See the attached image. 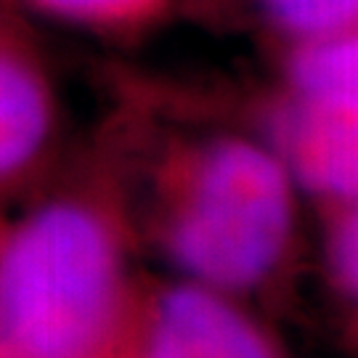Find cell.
Returning <instances> with one entry per match:
<instances>
[{
    "label": "cell",
    "instance_id": "6da1fadb",
    "mask_svg": "<svg viewBox=\"0 0 358 358\" xmlns=\"http://www.w3.org/2000/svg\"><path fill=\"white\" fill-rule=\"evenodd\" d=\"M117 271L109 220L83 202H48L0 247V334L27 358H80L109 324Z\"/></svg>",
    "mask_w": 358,
    "mask_h": 358
},
{
    "label": "cell",
    "instance_id": "7a4b0ae2",
    "mask_svg": "<svg viewBox=\"0 0 358 358\" xmlns=\"http://www.w3.org/2000/svg\"><path fill=\"white\" fill-rule=\"evenodd\" d=\"M167 247L180 268L217 289H244L279 266L292 236V178L276 154L223 136L180 173Z\"/></svg>",
    "mask_w": 358,
    "mask_h": 358
},
{
    "label": "cell",
    "instance_id": "3957f363",
    "mask_svg": "<svg viewBox=\"0 0 358 358\" xmlns=\"http://www.w3.org/2000/svg\"><path fill=\"white\" fill-rule=\"evenodd\" d=\"M358 96L308 93L282 85L268 106L276 157L303 189L348 205L358 192Z\"/></svg>",
    "mask_w": 358,
    "mask_h": 358
},
{
    "label": "cell",
    "instance_id": "277c9868",
    "mask_svg": "<svg viewBox=\"0 0 358 358\" xmlns=\"http://www.w3.org/2000/svg\"><path fill=\"white\" fill-rule=\"evenodd\" d=\"M48 66L27 27L0 0V180H11L38 162L53 136Z\"/></svg>",
    "mask_w": 358,
    "mask_h": 358
},
{
    "label": "cell",
    "instance_id": "5b68a950",
    "mask_svg": "<svg viewBox=\"0 0 358 358\" xmlns=\"http://www.w3.org/2000/svg\"><path fill=\"white\" fill-rule=\"evenodd\" d=\"M146 358H273V353L217 294L178 287L159 306Z\"/></svg>",
    "mask_w": 358,
    "mask_h": 358
},
{
    "label": "cell",
    "instance_id": "8992f818",
    "mask_svg": "<svg viewBox=\"0 0 358 358\" xmlns=\"http://www.w3.org/2000/svg\"><path fill=\"white\" fill-rule=\"evenodd\" d=\"M45 16L93 32L122 35L157 22L173 0H24Z\"/></svg>",
    "mask_w": 358,
    "mask_h": 358
},
{
    "label": "cell",
    "instance_id": "52a82bcc",
    "mask_svg": "<svg viewBox=\"0 0 358 358\" xmlns=\"http://www.w3.org/2000/svg\"><path fill=\"white\" fill-rule=\"evenodd\" d=\"M276 35L289 40L319 38L358 27V0H257Z\"/></svg>",
    "mask_w": 358,
    "mask_h": 358
},
{
    "label": "cell",
    "instance_id": "ba28073f",
    "mask_svg": "<svg viewBox=\"0 0 358 358\" xmlns=\"http://www.w3.org/2000/svg\"><path fill=\"white\" fill-rule=\"evenodd\" d=\"M329 266L337 282L345 287L348 292H356L358 284V226L356 213L345 210L340 220L332 226L329 234Z\"/></svg>",
    "mask_w": 358,
    "mask_h": 358
}]
</instances>
